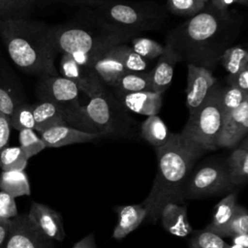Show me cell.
<instances>
[{"instance_id": "6da1fadb", "label": "cell", "mask_w": 248, "mask_h": 248, "mask_svg": "<svg viewBox=\"0 0 248 248\" xmlns=\"http://www.w3.org/2000/svg\"><path fill=\"white\" fill-rule=\"evenodd\" d=\"M240 29L241 18L207 4L199 14L171 30L166 45L179 61L211 71Z\"/></svg>"}, {"instance_id": "7a4b0ae2", "label": "cell", "mask_w": 248, "mask_h": 248, "mask_svg": "<svg viewBox=\"0 0 248 248\" xmlns=\"http://www.w3.org/2000/svg\"><path fill=\"white\" fill-rule=\"evenodd\" d=\"M158 170L152 188L141 203L146 218L155 223L163 206L169 202L183 203V189L194 163L205 152L185 140L179 134H170L168 141L155 148Z\"/></svg>"}, {"instance_id": "3957f363", "label": "cell", "mask_w": 248, "mask_h": 248, "mask_svg": "<svg viewBox=\"0 0 248 248\" xmlns=\"http://www.w3.org/2000/svg\"><path fill=\"white\" fill-rule=\"evenodd\" d=\"M0 38L10 59L22 72L38 77L58 76L50 25L27 16L0 19Z\"/></svg>"}, {"instance_id": "277c9868", "label": "cell", "mask_w": 248, "mask_h": 248, "mask_svg": "<svg viewBox=\"0 0 248 248\" xmlns=\"http://www.w3.org/2000/svg\"><path fill=\"white\" fill-rule=\"evenodd\" d=\"M51 28L57 52L68 53L78 64L91 68L107 49L138 35L103 20L93 11Z\"/></svg>"}, {"instance_id": "5b68a950", "label": "cell", "mask_w": 248, "mask_h": 248, "mask_svg": "<svg viewBox=\"0 0 248 248\" xmlns=\"http://www.w3.org/2000/svg\"><path fill=\"white\" fill-rule=\"evenodd\" d=\"M80 131L98 134L102 137H126L133 135L137 123L127 109L106 86L89 98L86 106H81L67 122Z\"/></svg>"}, {"instance_id": "8992f818", "label": "cell", "mask_w": 248, "mask_h": 248, "mask_svg": "<svg viewBox=\"0 0 248 248\" xmlns=\"http://www.w3.org/2000/svg\"><path fill=\"white\" fill-rule=\"evenodd\" d=\"M93 12L103 20L137 34L158 29L167 19L163 7L153 2L115 0L93 9Z\"/></svg>"}, {"instance_id": "52a82bcc", "label": "cell", "mask_w": 248, "mask_h": 248, "mask_svg": "<svg viewBox=\"0 0 248 248\" xmlns=\"http://www.w3.org/2000/svg\"><path fill=\"white\" fill-rule=\"evenodd\" d=\"M221 86L214 84L204 102L189 115L179 135L191 144L204 152L216 150V140L223 124L221 108Z\"/></svg>"}, {"instance_id": "ba28073f", "label": "cell", "mask_w": 248, "mask_h": 248, "mask_svg": "<svg viewBox=\"0 0 248 248\" xmlns=\"http://www.w3.org/2000/svg\"><path fill=\"white\" fill-rule=\"evenodd\" d=\"M38 101H47L57 106L63 112L66 123L80 108L78 86L63 77L40 76L36 85Z\"/></svg>"}, {"instance_id": "9c48e42d", "label": "cell", "mask_w": 248, "mask_h": 248, "mask_svg": "<svg viewBox=\"0 0 248 248\" xmlns=\"http://www.w3.org/2000/svg\"><path fill=\"white\" fill-rule=\"evenodd\" d=\"M233 188L226 164L210 162L199 167L188 176L183 189V199H200L219 195Z\"/></svg>"}, {"instance_id": "30bf717a", "label": "cell", "mask_w": 248, "mask_h": 248, "mask_svg": "<svg viewBox=\"0 0 248 248\" xmlns=\"http://www.w3.org/2000/svg\"><path fill=\"white\" fill-rule=\"evenodd\" d=\"M0 248H54V244L27 214H18L11 219L8 234Z\"/></svg>"}, {"instance_id": "8fae6325", "label": "cell", "mask_w": 248, "mask_h": 248, "mask_svg": "<svg viewBox=\"0 0 248 248\" xmlns=\"http://www.w3.org/2000/svg\"><path fill=\"white\" fill-rule=\"evenodd\" d=\"M248 132V99L224 116L216 140L217 148H235Z\"/></svg>"}, {"instance_id": "7c38bea8", "label": "cell", "mask_w": 248, "mask_h": 248, "mask_svg": "<svg viewBox=\"0 0 248 248\" xmlns=\"http://www.w3.org/2000/svg\"><path fill=\"white\" fill-rule=\"evenodd\" d=\"M60 72L63 78L73 81L78 90L84 92L88 98L96 95L106 86L93 68L78 64L68 53H62Z\"/></svg>"}, {"instance_id": "4fadbf2b", "label": "cell", "mask_w": 248, "mask_h": 248, "mask_svg": "<svg viewBox=\"0 0 248 248\" xmlns=\"http://www.w3.org/2000/svg\"><path fill=\"white\" fill-rule=\"evenodd\" d=\"M25 102L27 98L19 78L0 57V111L10 119L15 108Z\"/></svg>"}, {"instance_id": "5bb4252c", "label": "cell", "mask_w": 248, "mask_h": 248, "mask_svg": "<svg viewBox=\"0 0 248 248\" xmlns=\"http://www.w3.org/2000/svg\"><path fill=\"white\" fill-rule=\"evenodd\" d=\"M187 70L186 105L189 113L193 114L204 102L209 90L216 83V79L212 76L211 71L206 68L188 64Z\"/></svg>"}, {"instance_id": "9a60e30c", "label": "cell", "mask_w": 248, "mask_h": 248, "mask_svg": "<svg viewBox=\"0 0 248 248\" xmlns=\"http://www.w3.org/2000/svg\"><path fill=\"white\" fill-rule=\"evenodd\" d=\"M27 215L47 237L57 241L64 240L66 233L62 217L55 209L44 203L33 202Z\"/></svg>"}, {"instance_id": "2e32d148", "label": "cell", "mask_w": 248, "mask_h": 248, "mask_svg": "<svg viewBox=\"0 0 248 248\" xmlns=\"http://www.w3.org/2000/svg\"><path fill=\"white\" fill-rule=\"evenodd\" d=\"M46 147H61L74 143H83L95 140L102 136L90 134L68 125H61L47 129L41 134Z\"/></svg>"}, {"instance_id": "e0dca14e", "label": "cell", "mask_w": 248, "mask_h": 248, "mask_svg": "<svg viewBox=\"0 0 248 248\" xmlns=\"http://www.w3.org/2000/svg\"><path fill=\"white\" fill-rule=\"evenodd\" d=\"M122 106L136 113L157 115L163 104V94L151 91H140L116 96Z\"/></svg>"}, {"instance_id": "ac0fdd59", "label": "cell", "mask_w": 248, "mask_h": 248, "mask_svg": "<svg viewBox=\"0 0 248 248\" xmlns=\"http://www.w3.org/2000/svg\"><path fill=\"white\" fill-rule=\"evenodd\" d=\"M179 61L178 56L170 46L165 45L164 52L159 56V60L153 70H151V92L163 94L171 82L173 69Z\"/></svg>"}, {"instance_id": "d6986e66", "label": "cell", "mask_w": 248, "mask_h": 248, "mask_svg": "<svg viewBox=\"0 0 248 248\" xmlns=\"http://www.w3.org/2000/svg\"><path fill=\"white\" fill-rule=\"evenodd\" d=\"M160 218L164 229L175 236L184 237L193 232L187 216V209L180 203L169 202L161 210Z\"/></svg>"}, {"instance_id": "ffe728a7", "label": "cell", "mask_w": 248, "mask_h": 248, "mask_svg": "<svg viewBox=\"0 0 248 248\" xmlns=\"http://www.w3.org/2000/svg\"><path fill=\"white\" fill-rule=\"evenodd\" d=\"M116 212L118 220L112 232V237L116 240L126 237L146 218V211L141 203L117 206Z\"/></svg>"}, {"instance_id": "44dd1931", "label": "cell", "mask_w": 248, "mask_h": 248, "mask_svg": "<svg viewBox=\"0 0 248 248\" xmlns=\"http://www.w3.org/2000/svg\"><path fill=\"white\" fill-rule=\"evenodd\" d=\"M228 174L232 187L243 185L248 177V143L245 137L229 156L227 163Z\"/></svg>"}, {"instance_id": "7402d4cb", "label": "cell", "mask_w": 248, "mask_h": 248, "mask_svg": "<svg viewBox=\"0 0 248 248\" xmlns=\"http://www.w3.org/2000/svg\"><path fill=\"white\" fill-rule=\"evenodd\" d=\"M35 129L39 134L52 127L67 125L63 112L54 104L47 101H38L32 104Z\"/></svg>"}, {"instance_id": "603a6c76", "label": "cell", "mask_w": 248, "mask_h": 248, "mask_svg": "<svg viewBox=\"0 0 248 248\" xmlns=\"http://www.w3.org/2000/svg\"><path fill=\"white\" fill-rule=\"evenodd\" d=\"M93 70L104 85L111 86L123 74L127 73L124 66L116 58L110 47L107 49L93 64Z\"/></svg>"}, {"instance_id": "cb8c5ba5", "label": "cell", "mask_w": 248, "mask_h": 248, "mask_svg": "<svg viewBox=\"0 0 248 248\" xmlns=\"http://www.w3.org/2000/svg\"><path fill=\"white\" fill-rule=\"evenodd\" d=\"M110 87L112 88V93L115 97L133 92L151 91V71L127 72Z\"/></svg>"}, {"instance_id": "d4e9b609", "label": "cell", "mask_w": 248, "mask_h": 248, "mask_svg": "<svg viewBox=\"0 0 248 248\" xmlns=\"http://www.w3.org/2000/svg\"><path fill=\"white\" fill-rule=\"evenodd\" d=\"M236 204V193H231L223 198L215 206L212 220L204 230L224 237L226 228L233 214Z\"/></svg>"}, {"instance_id": "484cf974", "label": "cell", "mask_w": 248, "mask_h": 248, "mask_svg": "<svg viewBox=\"0 0 248 248\" xmlns=\"http://www.w3.org/2000/svg\"><path fill=\"white\" fill-rule=\"evenodd\" d=\"M0 191L13 198L29 196L31 194L30 183L24 170L2 171L0 174Z\"/></svg>"}, {"instance_id": "4316f807", "label": "cell", "mask_w": 248, "mask_h": 248, "mask_svg": "<svg viewBox=\"0 0 248 248\" xmlns=\"http://www.w3.org/2000/svg\"><path fill=\"white\" fill-rule=\"evenodd\" d=\"M167 126L163 120L157 115L148 116L140 126V136L155 148L164 145L169 138Z\"/></svg>"}, {"instance_id": "83f0119b", "label": "cell", "mask_w": 248, "mask_h": 248, "mask_svg": "<svg viewBox=\"0 0 248 248\" xmlns=\"http://www.w3.org/2000/svg\"><path fill=\"white\" fill-rule=\"evenodd\" d=\"M110 49L127 72H143L146 69V59L140 56L127 45L118 44L112 46Z\"/></svg>"}, {"instance_id": "f1b7e54d", "label": "cell", "mask_w": 248, "mask_h": 248, "mask_svg": "<svg viewBox=\"0 0 248 248\" xmlns=\"http://www.w3.org/2000/svg\"><path fill=\"white\" fill-rule=\"evenodd\" d=\"M220 61L230 75L248 68V52L241 46L228 47L222 53Z\"/></svg>"}, {"instance_id": "f546056e", "label": "cell", "mask_w": 248, "mask_h": 248, "mask_svg": "<svg viewBox=\"0 0 248 248\" xmlns=\"http://www.w3.org/2000/svg\"><path fill=\"white\" fill-rule=\"evenodd\" d=\"M28 159L19 146L5 147L0 151V169L2 171L24 170Z\"/></svg>"}, {"instance_id": "4dcf8cb0", "label": "cell", "mask_w": 248, "mask_h": 248, "mask_svg": "<svg viewBox=\"0 0 248 248\" xmlns=\"http://www.w3.org/2000/svg\"><path fill=\"white\" fill-rule=\"evenodd\" d=\"M36 0H0V19L25 17Z\"/></svg>"}, {"instance_id": "1f68e13d", "label": "cell", "mask_w": 248, "mask_h": 248, "mask_svg": "<svg viewBox=\"0 0 248 248\" xmlns=\"http://www.w3.org/2000/svg\"><path fill=\"white\" fill-rule=\"evenodd\" d=\"M19 147L25 157L30 159L37 155L46 148V145L42 139L32 129H23L19 131L18 135Z\"/></svg>"}, {"instance_id": "d6a6232c", "label": "cell", "mask_w": 248, "mask_h": 248, "mask_svg": "<svg viewBox=\"0 0 248 248\" xmlns=\"http://www.w3.org/2000/svg\"><path fill=\"white\" fill-rule=\"evenodd\" d=\"M209 0H167L169 12L178 16H194L204 9Z\"/></svg>"}, {"instance_id": "836d02e7", "label": "cell", "mask_w": 248, "mask_h": 248, "mask_svg": "<svg viewBox=\"0 0 248 248\" xmlns=\"http://www.w3.org/2000/svg\"><path fill=\"white\" fill-rule=\"evenodd\" d=\"M248 232V213L244 206L236 204L233 214L226 228L224 237L244 235Z\"/></svg>"}, {"instance_id": "e575fe53", "label": "cell", "mask_w": 248, "mask_h": 248, "mask_svg": "<svg viewBox=\"0 0 248 248\" xmlns=\"http://www.w3.org/2000/svg\"><path fill=\"white\" fill-rule=\"evenodd\" d=\"M131 41L132 49L144 59L159 58L165 49V46L147 38L135 37Z\"/></svg>"}, {"instance_id": "d590c367", "label": "cell", "mask_w": 248, "mask_h": 248, "mask_svg": "<svg viewBox=\"0 0 248 248\" xmlns=\"http://www.w3.org/2000/svg\"><path fill=\"white\" fill-rule=\"evenodd\" d=\"M248 99V93L241 91L240 89L228 86L221 88V108L223 115L226 116L235 108H237L241 103Z\"/></svg>"}, {"instance_id": "8d00e7d4", "label": "cell", "mask_w": 248, "mask_h": 248, "mask_svg": "<svg viewBox=\"0 0 248 248\" xmlns=\"http://www.w3.org/2000/svg\"><path fill=\"white\" fill-rule=\"evenodd\" d=\"M12 128L18 131L23 129H35V122L32 110V104L28 102L18 105L10 117Z\"/></svg>"}, {"instance_id": "74e56055", "label": "cell", "mask_w": 248, "mask_h": 248, "mask_svg": "<svg viewBox=\"0 0 248 248\" xmlns=\"http://www.w3.org/2000/svg\"><path fill=\"white\" fill-rule=\"evenodd\" d=\"M189 246L190 248H228L229 244L218 234L202 230L190 239Z\"/></svg>"}, {"instance_id": "f35d334b", "label": "cell", "mask_w": 248, "mask_h": 248, "mask_svg": "<svg viewBox=\"0 0 248 248\" xmlns=\"http://www.w3.org/2000/svg\"><path fill=\"white\" fill-rule=\"evenodd\" d=\"M18 215L15 198L0 191V222L11 220Z\"/></svg>"}, {"instance_id": "ab89813d", "label": "cell", "mask_w": 248, "mask_h": 248, "mask_svg": "<svg viewBox=\"0 0 248 248\" xmlns=\"http://www.w3.org/2000/svg\"><path fill=\"white\" fill-rule=\"evenodd\" d=\"M227 80L230 86L236 87L241 91L248 93V68L234 75H229Z\"/></svg>"}, {"instance_id": "60d3db41", "label": "cell", "mask_w": 248, "mask_h": 248, "mask_svg": "<svg viewBox=\"0 0 248 248\" xmlns=\"http://www.w3.org/2000/svg\"><path fill=\"white\" fill-rule=\"evenodd\" d=\"M11 128L10 119L0 111V151L8 146Z\"/></svg>"}, {"instance_id": "b9f144b4", "label": "cell", "mask_w": 248, "mask_h": 248, "mask_svg": "<svg viewBox=\"0 0 248 248\" xmlns=\"http://www.w3.org/2000/svg\"><path fill=\"white\" fill-rule=\"evenodd\" d=\"M54 2H60L63 4L68 5H75V6H84L90 9H96L108 2L115 1V0H51Z\"/></svg>"}, {"instance_id": "7bdbcfd3", "label": "cell", "mask_w": 248, "mask_h": 248, "mask_svg": "<svg viewBox=\"0 0 248 248\" xmlns=\"http://www.w3.org/2000/svg\"><path fill=\"white\" fill-rule=\"evenodd\" d=\"M73 248H97L94 233L90 232L82 237L73 246Z\"/></svg>"}, {"instance_id": "ee69618b", "label": "cell", "mask_w": 248, "mask_h": 248, "mask_svg": "<svg viewBox=\"0 0 248 248\" xmlns=\"http://www.w3.org/2000/svg\"><path fill=\"white\" fill-rule=\"evenodd\" d=\"M233 3H236L235 0H210L209 1V4L213 8L223 12L228 11V8Z\"/></svg>"}, {"instance_id": "f6af8a7d", "label": "cell", "mask_w": 248, "mask_h": 248, "mask_svg": "<svg viewBox=\"0 0 248 248\" xmlns=\"http://www.w3.org/2000/svg\"><path fill=\"white\" fill-rule=\"evenodd\" d=\"M10 222L11 220H6V221H1L0 222V247L3 244L8 232H9V228H10Z\"/></svg>"}, {"instance_id": "bcb514c9", "label": "cell", "mask_w": 248, "mask_h": 248, "mask_svg": "<svg viewBox=\"0 0 248 248\" xmlns=\"http://www.w3.org/2000/svg\"><path fill=\"white\" fill-rule=\"evenodd\" d=\"M232 238L233 244L239 245V246H242V247H245V248L248 247V236H247V234L235 235V236H232Z\"/></svg>"}, {"instance_id": "7dc6e473", "label": "cell", "mask_w": 248, "mask_h": 248, "mask_svg": "<svg viewBox=\"0 0 248 248\" xmlns=\"http://www.w3.org/2000/svg\"><path fill=\"white\" fill-rule=\"evenodd\" d=\"M228 248H245V247H242V246H239V245H235V244H232V245H229Z\"/></svg>"}, {"instance_id": "c3c4849f", "label": "cell", "mask_w": 248, "mask_h": 248, "mask_svg": "<svg viewBox=\"0 0 248 248\" xmlns=\"http://www.w3.org/2000/svg\"><path fill=\"white\" fill-rule=\"evenodd\" d=\"M236 3H239V4H247L248 0H235Z\"/></svg>"}]
</instances>
